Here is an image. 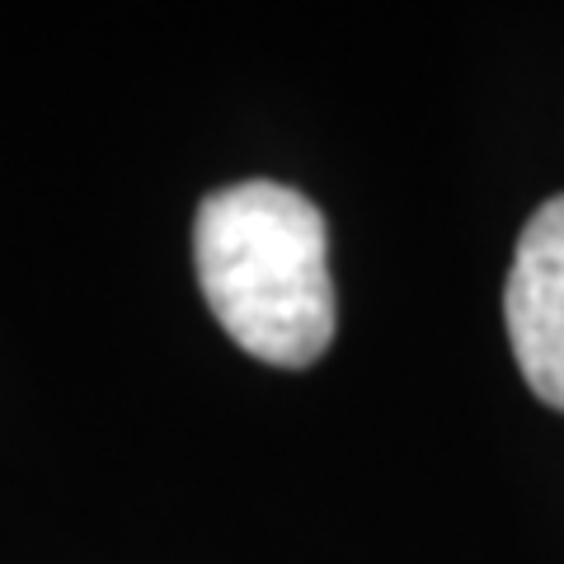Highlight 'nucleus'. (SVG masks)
<instances>
[{
  "label": "nucleus",
  "mask_w": 564,
  "mask_h": 564,
  "mask_svg": "<svg viewBox=\"0 0 564 564\" xmlns=\"http://www.w3.org/2000/svg\"><path fill=\"white\" fill-rule=\"evenodd\" d=\"M508 339L527 386L564 410V198L536 207L522 226L503 288Z\"/></svg>",
  "instance_id": "f03ea898"
},
{
  "label": "nucleus",
  "mask_w": 564,
  "mask_h": 564,
  "mask_svg": "<svg viewBox=\"0 0 564 564\" xmlns=\"http://www.w3.org/2000/svg\"><path fill=\"white\" fill-rule=\"evenodd\" d=\"M193 263L212 315L250 358L311 367L334 344L329 231L306 193L273 180L207 193L193 221Z\"/></svg>",
  "instance_id": "f257e3e1"
}]
</instances>
